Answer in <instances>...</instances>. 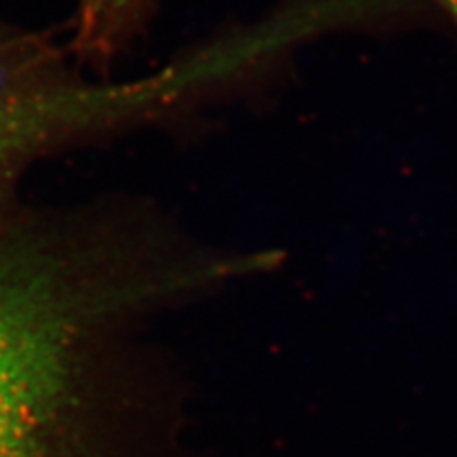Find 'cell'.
I'll return each instance as SVG.
<instances>
[{"label":"cell","mask_w":457,"mask_h":457,"mask_svg":"<svg viewBox=\"0 0 457 457\" xmlns=\"http://www.w3.org/2000/svg\"><path fill=\"white\" fill-rule=\"evenodd\" d=\"M216 286L208 248L137 200L0 220V457H193L145 330Z\"/></svg>","instance_id":"1"},{"label":"cell","mask_w":457,"mask_h":457,"mask_svg":"<svg viewBox=\"0 0 457 457\" xmlns=\"http://www.w3.org/2000/svg\"><path fill=\"white\" fill-rule=\"evenodd\" d=\"M176 63L124 84H86L33 35L0 27V220L20 204L25 171L42 156L102 128L166 107L191 92Z\"/></svg>","instance_id":"2"}]
</instances>
